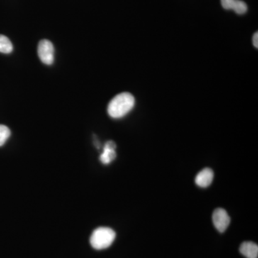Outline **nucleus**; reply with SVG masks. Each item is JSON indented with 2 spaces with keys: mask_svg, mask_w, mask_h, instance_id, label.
Segmentation results:
<instances>
[{
  "mask_svg": "<svg viewBox=\"0 0 258 258\" xmlns=\"http://www.w3.org/2000/svg\"><path fill=\"white\" fill-rule=\"evenodd\" d=\"M135 98L129 93H122L115 96L108 106V113L111 118H120L133 109Z\"/></svg>",
  "mask_w": 258,
  "mask_h": 258,
  "instance_id": "f257e3e1",
  "label": "nucleus"
},
{
  "mask_svg": "<svg viewBox=\"0 0 258 258\" xmlns=\"http://www.w3.org/2000/svg\"><path fill=\"white\" fill-rule=\"evenodd\" d=\"M115 238V232L109 227H98L93 231L90 242L93 248L103 249L111 245Z\"/></svg>",
  "mask_w": 258,
  "mask_h": 258,
  "instance_id": "f03ea898",
  "label": "nucleus"
},
{
  "mask_svg": "<svg viewBox=\"0 0 258 258\" xmlns=\"http://www.w3.org/2000/svg\"><path fill=\"white\" fill-rule=\"evenodd\" d=\"M54 46L48 40H42L39 42L37 53L43 63L52 64L54 62Z\"/></svg>",
  "mask_w": 258,
  "mask_h": 258,
  "instance_id": "7ed1b4c3",
  "label": "nucleus"
},
{
  "mask_svg": "<svg viewBox=\"0 0 258 258\" xmlns=\"http://www.w3.org/2000/svg\"><path fill=\"white\" fill-rule=\"evenodd\" d=\"M214 225L220 232L227 230L230 223V217L224 209L218 208L215 210L212 215Z\"/></svg>",
  "mask_w": 258,
  "mask_h": 258,
  "instance_id": "20e7f679",
  "label": "nucleus"
},
{
  "mask_svg": "<svg viewBox=\"0 0 258 258\" xmlns=\"http://www.w3.org/2000/svg\"><path fill=\"white\" fill-rule=\"evenodd\" d=\"M115 149H116V145L112 141H108L105 144L103 152L100 156V160L103 164H110L111 161L114 160L116 157Z\"/></svg>",
  "mask_w": 258,
  "mask_h": 258,
  "instance_id": "39448f33",
  "label": "nucleus"
},
{
  "mask_svg": "<svg viewBox=\"0 0 258 258\" xmlns=\"http://www.w3.org/2000/svg\"><path fill=\"white\" fill-rule=\"evenodd\" d=\"M221 4L224 9L233 10L238 15H243L247 11V5L241 0H221Z\"/></svg>",
  "mask_w": 258,
  "mask_h": 258,
  "instance_id": "423d86ee",
  "label": "nucleus"
},
{
  "mask_svg": "<svg viewBox=\"0 0 258 258\" xmlns=\"http://www.w3.org/2000/svg\"><path fill=\"white\" fill-rule=\"evenodd\" d=\"M214 172L211 169L206 168L200 171L195 178V183L200 187L206 188L213 181Z\"/></svg>",
  "mask_w": 258,
  "mask_h": 258,
  "instance_id": "0eeeda50",
  "label": "nucleus"
},
{
  "mask_svg": "<svg viewBox=\"0 0 258 258\" xmlns=\"http://www.w3.org/2000/svg\"><path fill=\"white\" fill-rule=\"evenodd\" d=\"M240 252L247 258H257V244L252 242H244L240 245Z\"/></svg>",
  "mask_w": 258,
  "mask_h": 258,
  "instance_id": "6e6552de",
  "label": "nucleus"
},
{
  "mask_svg": "<svg viewBox=\"0 0 258 258\" xmlns=\"http://www.w3.org/2000/svg\"><path fill=\"white\" fill-rule=\"evenodd\" d=\"M13 50V44L8 37L0 35V52L8 54Z\"/></svg>",
  "mask_w": 258,
  "mask_h": 258,
  "instance_id": "1a4fd4ad",
  "label": "nucleus"
},
{
  "mask_svg": "<svg viewBox=\"0 0 258 258\" xmlns=\"http://www.w3.org/2000/svg\"><path fill=\"white\" fill-rule=\"evenodd\" d=\"M10 128L5 125H0V147L4 145L5 142L10 138Z\"/></svg>",
  "mask_w": 258,
  "mask_h": 258,
  "instance_id": "9d476101",
  "label": "nucleus"
},
{
  "mask_svg": "<svg viewBox=\"0 0 258 258\" xmlns=\"http://www.w3.org/2000/svg\"><path fill=\"white\" fill-rule=\"evenodd\" d=\"M252 42H253V45L256 48L258 47V33L256 32L254 34L253 37H252Z\"/></svg>",
  "mask_w": 258,
  "mask_h": 258,
  "instance_id": "9b49d317",
  "label": "nucleus"
}]
</instances>
